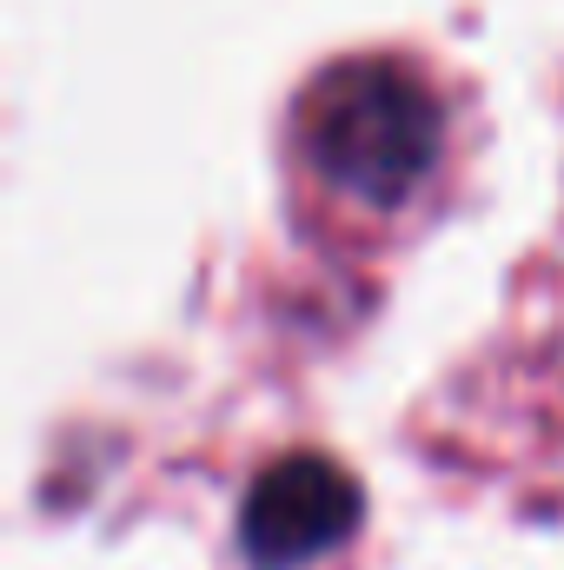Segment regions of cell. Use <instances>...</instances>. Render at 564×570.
<instances>
[{
  "label": "cell",
  "mask_w": 564,
  "mask_h": 570,
  "mask_svg": "<svg viewBox=\"0 0 564 570\" xmlns=\"http://www.w3.org/2000/svg\"><path fill=\"white\" fill-rule=\"evenodd\" d=\"M292 146L325 193L392 213L438 173L445 107L431 80L406 60H332L292 107Z\"/></svg>",
  "instance_id": "cell-1"
},
{
  "label": "cell",
  "mask_w": 564,
  "mask_h": 570,
  "mask_svg": "<svg viewBox=\"0 0 564 570\" xmlns=\"http://www.w3.org/2000/svg\"><path fill=\"white\" fill-rule=\"evenodd\" d=\"M359 484L312 451H292L280 464H266L240 504V544L260 570H299L325 551H339L359 531Z\"/></svg>",
  "instance_id": "cell-2"
}]
</instances>
